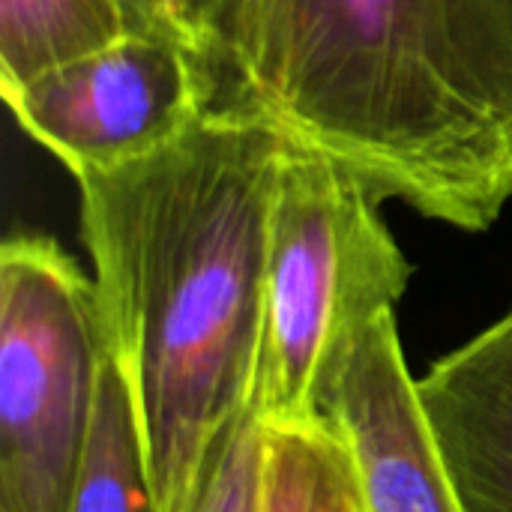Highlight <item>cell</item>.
Segmentation results:
<instances>
[{"label": "cell", "mask_w": 512, "mask_h": 512, "mask_svg": "<svg viewBox=\"0 0 512 512\" xmlns=\"http://www.w3.org/2000/svg\"><path fill=\"white\" fill-rule=\"evenodd\" d=\"M285 144L261 117L204 108L165 147L75 177L156 512L201 510L228 435L255 408Z\"/></svg>", "instance_id": "1"}, {"label": "cell", "mask_w": 512, "mask_h": 512, "mask_svg": "<svg viewBox=\"0 0 512 512\" xmlns=\"http://www.w3.org/2000/svg\"><path fill=\"white\" fill-rule=\"evenodd\" d=\"M204 78L426 219L512 201V0H234Z\"/></svg>", "instance_id": "2"}, {"label": "cell", "mask_w": 512, "mask_h": 512, "mask_svg": "<svg viewBox=\"0 0 512 512\" xmlns=\"http://www.w3.org/2000/svg\"><path fill=\"white\" fill-rule=\"evenodd\" d=\"M381 198L330 156L285 144L267 249V324L255 414L267 429L327 423V402L360 342L393 315L411 264Z\"/></svg>", "instance_id": "3"}, {"label": "cell", "mask_w": 512, "mask_h": 512, "mask_svg": "<svg viewBox=\"0 0 512 512\" xmlns=\"http://www.w3.org/2000/svg\"><path fill=\"white\" fill-rule=\"evenodd\" d=\"M108 336L96 279L51 237L0 249V512H69Z\"/></svg>", "instance_id": "4"}, {"label": "cell", "mask_w": 512, "mask_h": 512, "mask_svg": "<svg viewBox=\"0 0 512 512\" xmlns=\"http://www.w3.org/2000/svg\"><path fill=\"white\" fill-rule=\"evenodd\" d=\"M3 99L18 126L72 177H81L174 141L210 105V87L183 42L126 33L102 51L42 72Z\"/></svg>", "instance_id": "5"}, {"label": "cell", "mask_w": 512, "mask_h": 512, "mask_svg": "<svg viewBox=\"0 0 512 512\" xmlns=\"http://www.w3.org/2000/svg\"><path fill=\"white\" fill-rule=\"evenodd\" d=\"M327 420L351 456L366 512H462L393 315L360 336L327 402Z\"/></svg>", "instance_id": "6"}, {"label": "cell", "mask_w": 512, "mask_h": 512, "mask_svg": "<svg viewBox=\"0 0 512 512\" xmlns=\"http://www.w3.org/2000/svg\"><path fill=\"white\" fill-rule=\"evenodd\" d=\"M462 512H512V309L417 381Z\"/></svg>", "instance_id": "7"}, {"label": "cell", "mask_w": 512, "mask_h": 512, "mask_svg": "<svg viewBox=\"0 0 512 512\" xmlns=\"http://www.w3.org/2000/svg\"><path fill=\"white\" fill-rule=\"evenodd\" d=\"M132 33L123 0H0V93Z\"/></svg>", "instance_id": "8"}, {"label": "cell", "mask_w": 512, "mask_h": 512, "mask_svg": "<svg viewBox=\"0 0 512 512\" xmlns=\"http://www.w3.org/2000/svg\"><path fill=\"white\" fill-rule=\"evenodd\" d=\"M69 512H156L141 423L126 372L108 357Z\"/></svg>", "instance_id": "9"}, {"label": "cell", "mask_w": 512, "mask_h": 512, "mask_svg": "<svg viewBox=\"0 0 512 512\" xmlns=\"http://www.w3.org/2000/svg\"><path fill=\"white\" fill-rule=\"evenodd\" d=\"M261 512H366L357 474L330 420L312 429H267Z\"/></svg>", "instance_id": "10"}, {"label": "cell", "mask_w": 512, "mask_h": 512, "mask_svg": "<svg viewBox=\"0 0 512 512\" xmlns=\"http://www.w3.org/2000/svg\"><path fill=\"white\" fill-rule=\"evenodd\" d=\"M264 444V423L252 408L228 435L198 512H261Z\"/></svg>", "instance_id": "11"}, {"label": "cell", "mask_w": 512, "mask_h": 512, "mask_svg": "<svg viewBox=\"0 0 512 512\" xmlns=\"http://www.w3.org/2000/svg\"><path fill=\"white\" fill-rule=\"evenodd\" d=\"M168 6H171V18H174L180 39L186 42V48L198 57L204 69V63L213 57L225 33L234 0H168Z\"/></svg>", "instance_id": "12"}, {"label": "cell", "mask_w": 512, "mask_h": 512, "mask_svg": "<svg viewBox=\"0 0 512 512\" xmlns=\"http://www.w3.org/2000/svg\"><path fill=\"white\" fill-rule=\"evenodd\" d=\"M123 9L129 15L132 33H159V36H171V39L183 42L174 27L168 0H123Z\"/></svg>", "instance_id": "13"}]
</instances>
